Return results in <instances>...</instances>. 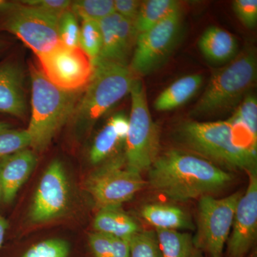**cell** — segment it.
Returning <instances> with one entry per match:
<instances>
[{
    "label": "cell",
    "mask_w": 257,
    "mask_h": 257,
    "mask_svg": "<svg viewBox=\"0 0 257 257\" xmlns=\"http://www.w3.org/2000/svg\"><path fill=\"white\" fill-rule=\"evenodd\" d=\"M148 171L152 189L175 202L211 195L233 179L209 161L175 150L157 157Z\"/></svg>",
    "instance_id": "cell-1"
},
{
    "label": "cell",
    "mask_w": 257,
    "mask_h": 257,
    "mask_svg": "<svg viewBox=\"0 0 257 257\" xmlns=\"http://www.w3.org/2000/svg\"><path fill=\"white\" fill-rule=\"evenodd\" d=\"M32 115L27 128L34 152H43L69 119L78 102V92H67L50 82L40 69L30 66Z\"/></svg>",
    "instance_id": "cell-2"
},
{
    "label": "cell",
    "mask_w": 257,
    "mask_h": 257,
    "mask_svg": "<svg viewBox=\"0 0 257 257\" xmlns=\"http://www.w3.org/2000/svg\"><path fill=\"white\" fill-rule=\"evenodd\" d=\"M177 135L187 149L212 162L246 173L256 170V153L235 145L229 119L209 122L186 121L179 126Z\"/></svg>",
    "instance_id": "cell-3"
},
{
    "label": "cell",
    "mask_w": 257,
    "mask_h": 257,
    "mask_svg": "<svg viewBox=\"0 0 257 257\" xmlns=\"http://www.w3.org/2000/svg\"><path fill=\"white\" fill-rule=\"evenodd\" d=\"M136 76L126 64L99 61L85 92L77 102L72 119L75 124L92 126L130 93Z\"/></svg>",
    "instance_id": "cell-4"
},
{
    "label": "cell",
    "mask_w": 257,
    "mask_h": 257,
    "mask_svg": "<svg viewBox=\"0 0 257 257\" xmlns=\"http://www.w3.org/2000/svg\"><path fill=\"white\" fill-rule=\"evenodd\" d=\"M256 75V55L246 51L213 74L192 114H214L231 109L254 85Z\"/></svg>",
    "instance_id": "cell-5"
},
{
    "label": "cell",
    "mask_w": 257,
    "mask_h": 257,
    "mask_svg": "<svg viewBox=\"0 0 257 257\" xmlns=\"http://www.w3.org/2000/svg\"><path fill=\"white\" fill-rule=\"evenodd\" d=\"M131 112L124 157L128 170L141 174L148 170L157 158L160 138L156 124L149 109L146 92L140 78L132 85Z\"/></svg>",
    "instance_id": "cell-6"
},
{
    "label": "cell",
    "mask_w": 257,
    "mask_h": 257,
    "mask_svg": "<svg viewBox=\"0 0 257 257\" xmlns=\"http://www.w3.org/2000/svg\"><path fill=\"white\" fill-rule=\"evenodd\" d=\"M0 30L15 35L37 56L61 43L59 19L23 1L0 0Z\"/></svg>",
    "instance_id": "cell-7"
},
{
    "label": "cell",
    "mask_w": 257,
    "mask_h": 257,
    "mask_svg": "<svg viewBox=\"0 0 257 257\" xmlns=\"http://www.w3.org/2000/svg\"><path fill=\"white\" fill-rule=\"evenodd\" d=\"M241 195V193L236 192L221 199L211 195L200 198L198 205L197 231L194 241L202 252L209 257H223Z\"/></svg>",
    "instance_id": "cell-8"
},
{
    "label": "cell",
    "mask_w": 257,
    "mask_h": 257,
    "mask_svg": "<svg viewBox=\"0 0 257 257\" xmlns=\"http://www.w3.org/2000/svg\"><path fill=\"white\" fill-rule=\"evenodd\" d=\"M183 24L179 8L160 23L138 35L130 68L135 76H145L160 68L167 62L180 39Z\"/></svg>",
    "instance_id": "cell-9"
},
{
    "label": "cell",
    "mask_w": 257,
    "mask_h": 257,
    "mask_svg": "<svg viewBox=\"0 0 257 257\" xmlns=\"http://www.w3.org/2000/svg\"><path fill=\"white\" fill-rule=\"evenodd\" d=\"M141 174L128 170L124 155L111 159L87 179L88 192L101 208L120 207L143 189Z\"/></svg>",
    "instance_id": "cell-10"
},
{
    "label": "cell",
    "mask_w": 257,
    "mask_h": 257,
    "mask_svg": "<svg viewBox=\"0 0 257 257\" xmlns=\"http://www.w3.org/2000/svg\"><path fill=\"white\" fill-rule=\"evenodd\" d=\"M37 57L47 79L67 92H78L87 87L94 73L92 60L79 47H69L61 42Z\"/></svg>",
    "instance_id": "cell-11"
},
{
    "label": "cell",
    "mask_w": 257,
    "mask_h": 257,
    "mask_svg": "<svg viewBox=\"0 0 257 257\" xmlns=\"http://www.w3.org/2000/svg\"><path fill=\"white\" fill-rule=\"evenodd\" d=\"M69 184L63 165L55 160L42 176L30 207V220L41 223L58 217L69 204Z\"/></svg>",
    "instance_id": "cell-12"
},
{
    "label": "cell",
    "mask_w": 257,
    "mask_h": 257,
    "mask_svg": "<svg viewBox=\"0 0 257 257\" xmlns=\"http://www.w3.org/2000/svg\"><path fill=\"white\" fill-rule=\"evenodd\" d=\"M248 184L240 197L228 239L227 257H245L257 235V171L248 172Z\"/></svg>",
    "instance_id": "cell-13"
},
{
    "label": "cell",
    "mask_w": 257,
    "mask_h": 257,
    "mask_svg": "<svg viewBox=\"0 0 257 257\" xmlns=\"http://www.w3.org/2000/svg\"><path fill=\"white\" fill-rule=\"evenodd\" d=\"M102 47L96 62L126 64L138 34L135 23L114 13L99 22ZM94 63V64H95Z\"/></svg>",
    "instance_id": "cell-14"
},
{
    "label": "cell",
    "mask_w": 257,
    "mask_h": 257,
    "mask_svg": "<svg viewBox=\"0 0 257 257\" xmlns=\"http://www.w3.org/2000/svg\"><path fill=\"white\" fill-rule=\"evenodd\" d=\"M37 163L36 154L28 148L0 159V188L5 202L14 200Z\"/></svg>",
    "instance_id": "cell-15"
},
{
    "label": "cell",
    "mask_w": 257,
    "mask_h": 257,
    "mask_svg": "<svg viewBox=\"0 0 257 257\" xmlns=\"http://www.w3.org/2000/svg\"><path fill=\"white\" fill-rule=\"evenodd\" d=\"M26 98L21 67L13 62L0 65V113L23 118L26 116Z\"/></svg>",
    "instance_id": "cell-16"
},
{
    "label": "cell",
    "mask_w": 257,
    "mask_h": 257,
    "mask_svg": "<svg viewBox=\"0 0 257 257\" xmlns=\"http://www.w3.org/2000/svg\"><path fill=\"white\" fill-rule=\"evenodd\" d=\"M142 217L156 229L193 230L195 229L190 215L177 206L154 203L141 209Z\"/></svg>",
    "instance_id": "cell-17"
},
{
    "label": "cell",
    "mask_w": 257,
    "mask_h": 257,
    "mask_svg": "<svg viewBox=\"0 0 257 257\" xmlns=\"http://www.w3.org/2000/svg\"><path fill=\"white\" fill-rule=\"evenodd\" d=\"M198 46L208 60L221 63L234 57L237 50V41L230 32L211 26L202 34Z\"/></svg>",
    "instance_id": "cell-18"
},
{
    "label": "cell",
    "mask_w": 257,
    "mask_h": 257,
    "mask_svg": "<svg viewBox=\"0 0 257 257\" xmlns=\"http://www.w3.org/2000/svg\"><path fill=\"white\" fill-rule=\"evenodd\" d=\"M94 228L96 232L128 240L141 231L137 221L120 207L101 208L94 218Z\"/></svg>",
    "instance_id": "cell-19"
},
{
    "label": "cell",
    "mask_w": 257,
    "mask_h": 257,
    "mask_svg": "<svg viewBox=\"0 0 257 257\" xmlns=\"http://www.w3.org/2000/svg\"><path fill=\"white\" fill-rule=\"evenodd\" d=\"M202 82L200 74L184 76L160 93L155 99L154 107L157 111H167L183 105L197 93Z\"/></svg>",
    "instance_id": "cell-20"
},
{
    "label": "cell",
    "mask_w": 257,
    "mask_h": 257,
    "mask_svg": "<svg viewBox=\"0 0 257 257\" xmlns=\"http://www.w3.org/2000/svg\"><path fill=\"white\" fill-rule=\"evenodd\" d=\"M156 234L163 257H203L189 233L156 229Z\"/></svg>",
    "instance_id": "cell-21"
},
{
    "label": "cell",
    "mask_w": 257,
    "mask_h": 257,
    "mask_svg": "<svg viewBox=\"0 0 257 257\" xmlns=\"http://www.w3.org/2000/svg\"><path fill=\"white\" fill-rule=\"evenodd\" d=\"M179 8H180V4L174 0H147L142 2L135 22L137 34L139 35L153 28Z\"/></svg>",
    "instance_id": "cell-22"
},
{
    "label": "cell",
    "mask_w": 257,
    "mask_h": 257,
    "mask_svg": "<svg viewBox=\"0 0 257 257\" xmlns=\"http://www.w3.org/2000/svg\"><path fill=\"white\" fill-rule=\"evenodd\" d=\"M123 141H125L124 139L118 133L111 119H109L96 135L89 152L90 162L93 165H97L105 160Z\"/></svg>",
    "instance_id": "cell-23"
},
{
    "label": "cell",
    "mask_w": 257,
    "mask_h": 257,
    "mask_svg": "<svg viewBox=\"0 0 257 257\" xmlns=\"http://www.w3.org/2000/svg\"><path fill=\"white\" fill-rule=\"evenodd\" d=\"M69 10L82 20H92L98 23L115 13L114 3L112 0H79L72 2Z\"/></svg>",
    "instance_id": "cell-24"
},
{
    "label": "cell",
    "mask_w": 257,
    "mask_h": 257,
    "mask_svg": "<svg viewBox=\"0 0 257 257\" xmlns=\"http://www.w3.org/2000/svg\"><path fill=\"white\" fill-rule=\"evenodd\" d=\"M102 47V37L98 22L82 20L79 32V47L95 63L100 55Z\"/></svg>",
    "instance_id": "cell-25"
},
{
    "label": "cell",
    "mask_w": 257,
    "mask_h": 257,
    "mask_svg": "<svg viewBox=\"0 0 257 257\" xmlns=\"http://www.w3.org/2000/svg\"><path fill=\"white\" fill-rule=\"evenodd\" d=\"M130 257H163L156 232L141 231L130 239Z\"/></svg>",
    "instance_id": "cell-26"
},
{
    "label": "cell",
    "mask_w": 257,
    "mask_h": 257,
    "mask_svg": "<svg viewBox=\"0 0 257 257\" xmlns=\"http://www.w3.org/2000/svg\"><path fill=\"white\" fill-rule=\"evenodd\" d=\"M30 146V139L25 130H7L0 133V159Z\"/></svg>",
    "instance_id": "cell-27"
},
{
    "label": "cell",
    "mask_w": 257,
    "mask_h": 257,
    "mask_svg": "<svg viewBox=\"0 0 257 257\" xmlns=\"http://www.w3.org/2000/svg\"><path fill=\"white\" fill-rule=\"evenodd\" d=\"M69 243L63 239H50L32 246L23 257H67Z\"/></svg>",
    "instance_id": "cell-28"
},
{
    "label": "cell",
    "mask_w": 257,
    "mask_h": 257,
    "mask_svg": "<svg viewBox=\"0 0 257 257\" xmlns=\"http://www.w3.org/2000/svg\"><path fill=\"white\" fill-rule=\"evenodd\" d=\"M79 28L76 16L67 10L59 18V35L60 41L66 46L69 47H79Z\"/></svg>",
    "instance_id": "cell-29"
},
{
    "label": "cell",
    "mask_w": 257,
    "mask_h": 257,
    "mask_svg": "<svg viewBox=\"0 0 257 257\" xmlns=\"http://www.w3.org/2000/svg\"><path fill=\"white\" fill-rule=\"evenodd\" d=\"M257 137V100L253 94L246 96L234 114Z\"/></svg>",
    "instance_id": "cell-30"
},
{
    "label": "cell",
    "mask_w": 257,
    "mask_h": 257,
    "mask_svg": "<svg viewBox=\"0 0 257 257\" xmlns=\"http://www.w3.org/2000/svg\"><path fill=\"white\" fill-rule=\"evenodd\" d=\"M235 14L248 29H253L257 23L256 0H235L233 3Z\"/></svg>",
    "instance_id": "cell-31"
},
{
    "label": "cell",
    "mask_w": 257,
    "mask_h": 257,
    "mask_svg": "<svg viewBox=\"0 0 257 257\" xmlns=\"http://www.w3.org/2000/svg\"><path fill=\"white\" fill-rule=\"evenodd\" d=\"M23 3L59 19L64 12L69 9L72 2L67 0H28L23 1Z\"/></svg>",
    "instance_id": "cell-32"
},
{
    "label": "cell",
    "mask_w": 257,
    "mask_h": 257,
    "mask_svg": "<svg viewBox=\"0 0 257 257\" xmlns=\"http://www.w3.org/2000/svg\"><path fill=\"white\" fill-rule=\"evenodd\" d=\"M89 244L95 257H112V236L103 233H93Z\"/></svg>",
    "instance_id": "cell-33"
},
{
    "label": "cell",
    "mask_w": 257,
    "mask_h": 257,
    "mask_svg": "<svg viewBox=\"0 0 257 257\" xmlns=\"http://www.w3.org/2000/svg\"><path fill=\"white\" fill-rule=\"evenodd\" d=\"M114 3L115 13L135 23L142 2L138 0H116Z\"/></svg>",
    "instance_id": "cell-34"
},
{
    "label": "cell",
    "mask_w": 257,
    "mask_h": 257,
    "mask_svg": "<svg viewBox=\"0 0 257 257\" xmlns=\"http://www.w3.org/2000/svg\"><path fill=\"white\" fill-rule=\"evenodd\" d=\"M112 257H130V240L112 236Z\"/></svg>",
    "instance_id": "cell-35"
},
{
    "label": "cell",
    "mask_w": 257,
    "mask_h": 257,
    "mask_svg": "<svg viewBox=\"0 0 257 257\" xmlns=\"http://www.w3.org/2000/svg\"><path fill=\"white\" fill-rule=\"evenodd\" d=\"M8 228V222L6 219L0 214V247L4 241L5 234Z\"/></svg>",
    "instance_id": "cell-36"
},
{
    "label": "cell",
    "mask_w": 257,
    "mask_h": 257,
    "mask_svg": "<svg viewBox=\"0 0 257 257\" xmlns=\"http://www.w3.org/2000/svg\"><path fill=\"white\" fill-rule=\"evenodd\" d=\"M10 127V124L8 123L0 121V133L5 131V130H9Z\"/></svg>",
    "instance_id": "cell-37"
},
{
    "label": "cell",
    "mask_w": 257,
    "mask_h": 257,
    "mask_svg": "<svg viewBox=\"0 0 257 257\" xmlns=\"http://www.w3.org/2000/svg\"><path fill=\"white\" fill-rule=\"evenodd\" d=\"M1 47H2V43H1V42H0V50H1Z\"/></svg>",
    "instance_id": "cell-38"
}]
</instances>
